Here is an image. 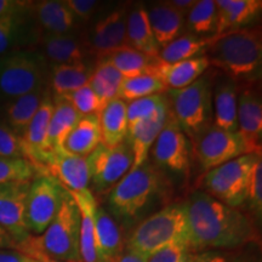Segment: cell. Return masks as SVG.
Instances as JSON below:
<instances>
[{"instance_id":"1","label":"cell","mask_w":262,"mask_h":262,"mask_svg":"<svg viewBox=\"0 0 262 262\" xmlns=\"http://www.w3.org/2000/svg\"><path fill=\"white\" fill-rule=\"evenodd\" d=\"M191 250L232 249L257 241L254 221L237 208L222 204L203 191L186 202Z\"/></svg>"},{"instance_id":"2","label":"cell","mask_w":262,"mask_h":262,"mask_svg":"<svg viewBox=\"0 0 262 262\" xmlns=\"http://www.w3.org/2000/svg\"><path fill=\"white\" fill-rule=\"evenodd\" d=\"M204 56L209 64L220 70L235 83L257 80L262 63L260 27H244L209 38Z\"/></svg>"},{"instance_id":"3","label":"cell","mask_w":262,"mask_h":262,"mask_svg":"<svg viewBox=\"0 0 262 262\" xmlns=\"http://www.w3.org/2000/svg\"><path fill=\"white\" fill-rule=\"evenodd\" d=\"M79 209L70 192H66L60 210L41 235L29 234L16 244L15 250L34 258L61 262H80Z\"/></svg>"},{"instance_id":"4","label":"cell","mask_w":262,"mask_h":262,"mask_svg":"<svg viewBox=\"0 0 262 262\" xmlns=\"http://www.w3.org/2000/svg\"><path fill=\"white\" fill-rule=\"evenodd\" d=\"M189 231L186 203L160 209L139 224L127 239L125 248L148 258L160 249L175 244L188 247Z\"/></svg>"},{"instance_id":"5","label":"cell","mask_w":262,"mask_h":262,"mask_svg":"<svg viewBox=\"0 0 262 262\" xmlns=\"http://www.w3.org/2000/svg\"><path fill=\"white\" fill-rule=\"evenodd\" d=\"M214 83V75L205 72L188 86L166 91L170 116L191 141L212 125Z\"/></svg>"},{"instance_id":"6","label":"cell","mask_w":262,"mask_h":262,"mask_svg":"<svg viewBox=\"0 0 262 262\" xmlns=\"http://www.w3.org/2000/svg\"><path fill=\"white\" fill-rule=\"evenodd\" d=\"M163 178L159 169L145 163L130 170L110 191L108 204L117 216L133 219L145 209L152 198L162 189Z\"/></svg>"},{"instance_id":"7","label":"cell","mask_w":262,"mask_h":262,"mask_svg":"<svg viewBox=\"0 0 262 262\" xmlns=\"http://www.w3.org/2000/svg\"><path fill=\"white\" fill-rule=\"evenodd\" d=\"M45 60L32 50H14L0 56V98L6 102L44 88Z\"/></svg>"},{"instance_id":"8","label":"cell","mask_w":262,"mask_h":262,"mask_svg":"<svg viewBox=\"0 0 262 262\" xmlns=\"http://www.w3.org/2000/svg\"><path fill=\"white\" fill-rule=\"evenodd\" d=\"M257 155H244L209 170L202 179V187L222 204L239 208L247 202L249 183Z\"/></svg>"},{"instance_id":"9","label":"cell","mask_w":262,"mask_h":262,"mask_svg":"<svg viewBox=\"0 0 262 262\" xmlns=\"http://www.w3.org/2000/svg\"><path fill=\"white\" fill-rule=\"evenodd\" d=\"M67 192L57 180L48 173H38L29 183L26 198V225L29 233L41 234L60 210Z\"/></svg>"},{"instance_id":"10","label":"cell","mask_w":262,"mask_h":262,"mask_svg":"<svg viewBox=\"0 0 262 262\" xmlns=\"http://www.w3.org/2000/svg\"><path fill=\"white\" fill-rule=\"evenodd\" d=\"M192 153L206 172L229 160L248 155V150L238 131L231 133L211 125L192 141Z\"/></svg>"},{"instance_id":"11","label":"cell","mask_w":262,"mask_h":262,"mask_svg":"<svg viewBox=\"0 0 262 262\" xmlns=\"http://www.w3.org/2000/svg\"><path fill=\"white\" fill-rule=\"evenodd\" d=\"M90 169V183L98 193L111 191L131 170L134 157L129 142L107 147L100 143L86 157Z\"/></svg>"},{"instance_id":"12","label":"cell","mask_w":262,"mask_h":262,"mask_svg":"<svg viewBox=\"0 0 262 262\" xmlns=\"http://www.w3.org/2000/svg\"><path fill=\"white\" fill-rule=\"evenodd\" d=\"M150 150L156 163L170 171L187 173L191 168L192 148L189 139L170 116V111L165 125Z\"/></svg>"},{"instance_id":"13","label":"cell","mask_w":262,"mask_h":262,"mask_svg":"<svg viewBox=\"0 0 262 262\" xmlns=\"http://www.w3.org/2000/svg\"><path fill=\"white\" fill-rule=\"evenodd\" d=\"M40 173L52 176L67 191L89 189L90 169L86 157L73 155L63 147H55L45 155Z\"/></svg>"},{"instance_id":"14","label":"cell","mask_w":262,"mask_h":262,"mask_svg":"<svg viewBox=\"0 0 262 262\" xmlns=\"http://www.w3.org/2000/svg\"><path fill=\"white\" fill-rule=\"evenodd\" d=\"M237 122L248 155L262 156V102L255 83L244 84L238 93Z\"/></svg>"},{"instance_id":"15","label":"cell","mask_w":262,"mask_h":262,"mask_svg":"<svg viewBox=\"0 0 262 262\" xmlns=\"http://www.w3.org/2000/svg\"><path fill=\"white\" fill-rule=\"evenodd\" d=\"M29 183H0V226L11 235L16 244L31 234L25 217Z\"/></svg>"},{"instance_id":"16","label":"cell","mask_w":262,"mask_h":262,"mask_svg":"<svg viewBox=\"0 0 262 262\" xmlns=\"http://www.w3.org/2000/svg\"><path fill=\"white\" fill-rule=\"evenodd\" d=\"M52 111H54V101L48 91L24 135L21 136L25 159L31 162L37 168L39 173H40L42 160L48 153L47 139Z\"/></svg>"},{"instance_id":"17","label":"cell","mask_w":262,"mask_h":262,"mask_svg":"<svg viewBox=\"0 0 262 262\" xmlns=\"http://www.w3.org/2000/svg\"><path fill=\"white\" fill-rule=\"evenodd\" d=\"M238 93L239 84L225 75L216 81L212 89V125L231 133L238 131Z\"/></svg>"},{"instance_id":"18","label":"cell","mask_w":262,"mask_h":262,"mask_svg":"<svg viewBox=\"0 0 262 262\" xmlns=\"http://www.w3.org/2000/svg\"><path fill=\"white\" fill-rule=\"evenodd\" d=\"M72 198L79 209V255L80 262H100L96 250V233H95V211L97 202L90 189L71 192Z\"/></svg>"},{"instance_id":"19","label":"cell","mask_w":262,"mask_h":262,"mask_svg":"<svg viewBox=\"0 0 262 262\" xmlns=\"http://www.w3.org/2000/svg\"><path fill=\"white\" fill-rule=\"evenodd\" d=\"M217 27L215 34L247 27L262 10L261 0H215Z\"/></svg>"},{"instance_id":"20","label":"cell","mask_w":262,"mask_h":262,"mask_svg":"<svg viewBox=\"0 0 262 262\" xmlns=\"http://www.w3.org/2000/svg\"><path fill=\"white\" fill-rule=\"evenodd\" d=\"M44 60L54 64H75L84 63L88 50L84 42H81L67 34H49L41 33L39 37Z\"/></svg>"},{"instance_id":"21","label":"cell","mask_w":262,"mask_h":262,"mask_svg":"<svg viewBox=\"0 0 262 262\" xmlns=\"http://www.w3.org/2000/svg\"><path fill=\"white\" fill-rule=\"evenodd\" d=\"M96 250L100 262H114L124 250L122 234L112 216L97 204L95 211Z\"/></svg>"},{"instance_id":"22","label":"cell","mask_w":262,"mask_h":262,"mask_svg":"<svg viewBox=\"0 0 262 262\" xmlns=\"http://www.w3.org/2000/svg\"><path fill=\"white\" fill-rule=\"evenodd\" d=\"M29 9L44 33L49 34H66L75 26V17L64 2L44 0L31 3Z\"/></svg>"},{"instance_id":"23","label":"cell","mask_w":262,"mask_h":262,"mask_svg":"<svg viewBox=\"0 0 262 262\" xmlns=\"http://www.w3.org/2000/svg\"><path fill=\"white\" fill-rule=\"evenodd\" d=\"M100 60L107 61L108 63L114 66L124 78L147 73L159 74V70L163 64L158 56H150L130 47L117 49Z\"/></svg>"},{"instance_id":"24","label":"cell","mask_w":262,"mask_h":262,"mask_svg":"<svg viewBox=\"0 0 262 262\" xmlns=\"http://www.w3.org/2000/svg\"><path fill=\"white\" fill-rule=\"evenodd\" d=\"M147 17L160 49L179 38L185 28V17L166 4V2L153 5L147 10Z\"/></svg>"},{"instance_id":"25","label":"cell","mask_w":262,"mask_h":262,"mask_svg":"<svg viewBox=\"0 0 262 262\" xmlns=\"http://www.w3.org/2000/svg\"><path fill=\"white\" fill-rule=\"evenodd\" d=\"M127 103L120 98H113L108 102L101 113L98 122L101 129V143L107 147L120 145L127 136Z\"/></svg>"},{"instance_id":"26","label":"cell","mask_w":262,"mask_h":262,"mask_svg":"<svg viewBox=\"0 0 262 262\" xmlns=\"http://www.w3.org/2000/svg\"><path fill=\"white\" fill-rule=\"evenodd\" d=\"M52 101H54V111L48 130V152L55 147L63 146L67 136L81 118L80 114L66 98L54 96Z\"/></svg>"},{"instance_id":"27","label":"cell","mask_w":262,"mask_h":262,"mask_svg":"<svg viewBox=\"0 0 262 262\" xmlns=\"http://www.w3.org/2000/svg\"><path fill=\"white\" fill-rule=\"evenodd\" d=\"M47 93L48 90L44 86L6 102L4 120L17 135H24Z\"/></svg>"},{"instance_id":"28","label":"cell","mask_w":262,"mask_h":262,"mask_svg":"<svg viewBox=\"0 0 262 262\" xmlns=\"http://www.w3.org/2000/svg\"><path fill=\"white\" fill-rule=\"evenodd\" d=\"M126 34L130 48L145 52L150 56L159 55L160 48L153 35L148 17H147V10L143 6H137L127 12Z\"/></svg>"},{"instance_id":"29","label":"cell","mask_w":262,"mask_h":262,"mask_svg":"<svg viewBox=\"0 0 262 262\" xmlns=\"http://www.w3.org/2000/svg\"><path fill=\"white\" fill-rule=\"evenodd\" d=\"M101 143V129L97 114L84 116L67 136L63 148L81 157H88Z\"/></svg>"},{"instance_id":"30","label":"cell","mask_w":262,"mask_h":262,"mask_svg":"<svg viewBox=\"0 0 262 262\" xmlns=\"http://www.w3.org/2000/svg\"><path fill=\"white\" fill-rule=\"evenodd\" d=\"M210 67L208 58L204 55L189 60L176 62V63H164L159 70L160 77L165 81L169 89H182L188 86L193 81L201 78Z\"/></svg>"},{"instance_id":"31","label":"cell","mask_w":262,"mask_h":262,"mask_svg":"<svg viewBox=\"0 0 262 262\" xmlns=\"http://www.w3.org/2000/svg\"><path fill=\"white\" fill-rule=\"evenodd\" d=\"M169 113L165 114V116L156 118L153 120H149V122L142 124V125H140L135 130L127 134L126 141L129 142L134 157L131 170L140 168V166L147 163L149 150L152 149L153 143H155L157 137L162 131L163 126L165 125Z\"/></svg>"},{"instance_id":"32","label":"cell","mask_w":262,"mask_h":262,"mask_svg":"<svg viewBox=\"0 0 262 262\" xmlns=\"http://www.w3.org/2000/svg\"><path fill=\"white\" fill-rule=\"evenodd\" d=\"M93 71L85 63L54 64L49 80L54 96H66L89 81Z\"/></svg>"},{"instance_id":"33","label":"cell","mask_w":262,"mask_h":262,"mask_svg":"<svg viewBox=\"0 0 262 262\" xmlns=\"http://www.w3.org/2000/svg\"><path fill=\"white\" fill-rule=\"evenodd\" d=\"M169 113V102L165 94L153 95L131 101L126 107L127 134L142 124Z\"/></svg>"},{"instance_id":"34","label":"cell","mask_w":262,"mask_h":262,"mask_svg":"<svg viewBox=\"0 0 262 262\" xmlns=\"http://www.w3.org/2000/svg\"><path fill=\"white\" fill-rule=\"evenodd\" d=\"M168 91L165 81L158 73L140 74L136 77L124 78L119 90H118V98L125 101L126 103L131 101L139 100L153 95L165 94Z\"/></svg>"},{"instance_id":"35","label":"cell","mask_w":262,"mask_h":262,"mask_svg":"<svg viewBox=\"0 0 262 262\" xmlns=\"http://www.w3.org/2000/svg\"><path fill=\"white\" fill-rule=\"evenodd\" d=\"M209 38L198 37V35L191 34V33L180 35L165 48L160 49L158 57L164 63L170 64L203 56L206 45L209 42Z\"/></svg>"},{"instance_id":"36","label":"cell","mask_w":262,"mask_h":262,"mask_svg":"<svg viewBox=\"0 0 262 262\" xmlns=\"http://www.w3.org/2000/svg\"><path fill=\"white\" fill-rule=\"evenodd\" d=\"M185 27L191 34L209 38L215 35L217 27L215 0H196L188 15L185 17Z\"/></svg>"},{"instance_id":"37","label":"cell","mask_w":262,"mask_h":262,"mask_svg":"<svg viewBox=\"0 0 262 262\" xmlns=\"http://www.w3.org/2000/svg\"><path fill=\"white\" fill-rule=\"evenodd\" d=\"M127 11L125 8H119L101 18L97 22L108 40L114 45L116 49L130 47L126 34Z\"/></svg>"},{"instance_id":"38","label":"cell","mask_w":262,"mask_h":262,"mask_svg":"<svg viewBox=\"0 0 262 262\" xmlns=\"http://www.w3.org/2000/svg\"><path fill=\"white\" fill-rule=\"evenodd\" d=\"M38 170L25 158H0V183L31 182Z\"/></svg>"},{"instance_id":"39","label":"cell","mask_w":262,"mask_h":262,"mask_svg":"<svg viewBox=\"0 0 262 262\" xmlns=\"http://www.w3.org/2000/svg\"><path fill=\"white\" fill-rule=\"evenodd\" d=\"M58 97L66 98L81 117L93 116V114H97L98 116L104 107V104L95 95L89 84H85L80 89L66 95V96Z\"/></svg>"},{"instance_id":"40","label":"cell","mask_w":262,"mask_h":262,"mask_svg":"<svg viewBox=\"0 0 262 262\" xmlns=\"http://www.w3.org/2000/svg\"><path fill=\"white\" fill-rule=\"evenodd\" d=\"M21 15L8 16L0 18V56L14 51L21 32V26L24 24Z\"/></svg>"},{"instance_id":"41","label":"cell","mask_w":262,"mask_h":262,"mask_svg":"<svg viewBox=\"0 0 262 262\" xmlns=\"http://www.w3.org/2000/svg\"><path fill=\"white\" fill-rule=\"evenodd\" d=\"M251 214L256 220H261L262 215V157H258L254 164L249 183L247 202Z\"/></svg>"},{"instance_id":"42","label":"cell","mask_w":262,"mask_h":262,"mask_svg":"<svg viewBox=\"0 0 262 262\" xmlns=\"http://www.w3.org/2000/svg\"><path fill=\"white\" fill-rule=\"evenodd\" d=\"M0 158H25L21 136L0 120Z\"/></svg>"},{"instance_id":"43","label":"cell","mask_w":262,"mask_h":262,"mask_svg":"<svg viewBox=\"0 0 262 262\" xmlns=\"http://www.w3.org/2000/svg\"><path fill=\"white\" fill-rule=\"evenodd\" d=\"M189 248L185 244H175L160 249L147 258V262H188Z\"/></svg>"},{"instance_id":"44","label":"cell","mask_w":262,"mask_h":262,"mask_svg":"<svg viewBox=\"0 0 262 262\" xmlns=\"http://www.w3.org/2000/svg\"><path fill=\"white\" fill-rule=\"evenodd\" d=\"M64 3L74 17L84 19V21L93 17L100 6V2H96V0H66Z\"/></svg>"},{"instance_id":"45","label":"cell","mask_w":262,"mask_h":262,"mask_svg":"<svg viewBox=\"0 0 262 262\" xmlns=\"http://www.w3.org/2000/svg\"><path fill=\"white\" fill-rule=\"evenodd\" d=\"M88 84L90 85V88L93 89L95 95L100 98V101L104 104V106H106L111 100H113V98H116L118 96L117 89H114L112 85L108 84L106 80H103L102 78L98 77L97 74L94 73V72L93 74H91Z\"/></svg>"},{"instance_id":"46","label":"cell","mask_w":262,"mask_h":262,"mask_svg":"<svg viewBox=\"0 0 262 262\" xmlns=\"http://www.w3.org/2000/svg\"><path fill=\"white\" fill-rule=\"evenodd\" d=\"M93 72L95 74H97L98 77L102 78L103 80H106L108 84L112 85L114 89H117V91L119 90L120 85H122L124 80L122 73L114 66L103 60H98L96 67H95Z\"/></svg>"},{"instance_id":"47","label":"cell","mask_w":262,"mask_h":262,"mask_svg":"<svg viewBox=\"0 0 262 262\" xmlns=\"http://www.w3.org/2000/svg\"><path fill=\"white\" fill-rule=\"evenodd\" d=\"M29 6H31V3L17 2V0H0V18L25 14V10L29 9Z\"/></svg>"},{"instance_id":"48","label":"cell","mask_w":262,"mask_h":262,"mask_svg":"<svg viewBox=\"0 0 262 262\" xmlns=\"http://www.w3.org/2000/svg\"><path fill=\"white\" fill-rule=\"evenodd\" d=\"M188 262H227V258L219 251L208 250L191 254Z\"/></svg>"},{"instance_id":"49","label":"cell","mask_w":262,"mask_h":262,"mask_svg":"<svg viewBox=\"0 0 262 262\" xmlns=\"http://www.w3.org/2000/svg\"><path fill=\"white\" fill-rule=\"evenodd\" d=\"M0 262H39L17 250H0Z\"/></svg>"},{"instance_id":"50","label":"cell","mask_w":262,"mask_h":262,"mask_svg":"<svg viewBox=\"0 0 262 262\" xmlns=\"http://www.w3.org/2000/svg\"><path fill=\"white\" fill-rule=\"evenodd\" d=\"M195 3L196 0H170V2H166V4L171 6L173 10H176L183 17H186L193 6L195 5Z\"/></svg>"},{"instance_id":"51","label":"cell","mask_w":262,"mask_h":262,"mask_svg":"<svg viewBox=\"0 0 262 262\" xmlns=\"http://www.w3.org/2000/svg\"><path fill=\"white\" fill-rule=\"evenodd\" d=\"M114 262H147V257L130 250V249L124 248L123 253Z\"/></svg>"},{"instance_id":"52","label":"cell","mask_w":262,"mask_h":262,"mask_svg":"<svg viewBox=\"0 0 262 262\" xmlns=\"http://www.w3.org/2000/svg\"><path fill=\"white\" fill-rule=\"evenodd\" d=\"M4 248L16 249V242L12 239L11 235L0 226V249Z\"/></svg>"},{"instance_id":"53","label":"cell","mask_w":262,"mask_h":262,"mask_svg":"<svg viewBox=\"0 0 262 262\" xmlns=\"http://www.w3.org/2000/svg\"><path fill=\"white\" fill-rule=\"evenodd\" d=\"M39 262H61V261H55V260H50V258H41V260H39Z\"/></svg>"},{"instance_id":"54","label":"cell","mask_w":262,"mask_h":262,"mask_svg":"<svg viewBox=\"0 0 262 262\" xmlns=\"http://www.w3.org/2000/svg\"><path fill=\"white\" fill-rule=\"evenodd\" d=\"M233 262H250V261H248V258H237V260H234Z\"/></svg>"}]
</instances>
